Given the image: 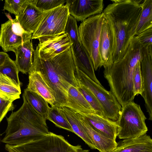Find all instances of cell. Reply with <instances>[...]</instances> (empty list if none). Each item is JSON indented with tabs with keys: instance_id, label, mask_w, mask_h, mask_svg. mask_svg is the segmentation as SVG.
Wrapping results in <instances>:
<instances>
[{
	"instance_id": "obj_1",
	"label": "cell",
	"mask_w": 152,
	"mask_h": 152,
	"mask_svg": "<svg viewBox=\"0 0 152 152\" xmlns=\"http://www.w3.org/2000/svg\"><path fill=\"white\" fill-rule=\"evenodd\" d=\"M76 67L71 47L52 58L44 60L40 58L37 46L28 72H37L41 75L54 97L56 105L61 107L67 103L70 88L79 86L75 76Z\"/></svg>"
},
{
	"instance_id": "obj_2",
	"label": "cell",
	"mask_w": 152,
	"mask_h": 152,
	"mask_svg": "<svg viewBox=\"0 0 152 152\" xmlns=\"http://www.w3.org/2000/svg\"><path fill=\"white\" fill-rule=\"evenodd\" d=\"M103 10L113 39V65L126 53L135 36L142 11V0H113Z\"/></svg>"
},
{
	"instance_id": "obj_3",
	"label": "cell",
	"mask_w": 152,
	"mask_h": 152,
	"mask_svg": "<svg viewBox=\"0 0 152 152\" xmlns=\"http://www.w3.org/2000/svg\"><path fill=\"white\" fill-rule=\"evenodd\" d=\"M147 51L134 36L122 59L104 69V76L109 84L110 91L122 107L133 101L135 96L133 83L134 69Z\"/></svg>"
},
{
	"instance_id": "obj_4",
	"label": "cell",
	"mask_w": 152,
	"mask_h": 152,
	"mask_svg": "<svg viewBox=\"0 0 152 152\" xmlns=\"http://www.w3.org/2000/svg\"><path fill=\"white\" fill-rule=\"evenodd\" d=\"M23 98L20 107L7 118L5 134L1 141L6 144H20L33 137L46 135L50 132L46 120L35 111L23 94Z\"/></svg>"
},
{
	"instance_id": "obj_5",
	"label": "cell",
	"mask_w": 152,
	"mask_h": 152,
	"mask_svg": "<svg viewBox=\"0 0 152 152\" xmlns=\"http://www.w3.org/2000/svg\"><path fill=\"white\" fill-rule=\"evenodd\" d=\"M8 152H89L81 146L71 144L61 135L50 132L48 134L33 137L26 142L17 145L6 144Z\"/></svg>"
},
{
	"instance_id": "obj_6",
	"label": "cell",
	"mask_w": 152,
	"mask_h": 152,
	"mask_svg": "<svg viewBox=\"0 0 152 152\" xmlns=\"http://www.w3.org/2000/svg\"><path fill=\"white\" fill-rule=\"evenodd\" d=\"M104 19L102 12L87 18L82 22L78 27L80 42L89 55L95 70L103 66L99 46L102 25Z\"/></svg>"
},
{
	"instance_id": "obj_7",
	"label": "cell",
	"mask_w": 152,
	"mask_h": 152,
	"mask_svg": "<svg viewBox=\"0 0 152 152\" xmlns=\"http://www.w3.org/2000/svg\"><path fill=\"white\" fill-rule=\"evenodd\" d=\"M147 119L140 106L133 101L122 107L118 119L117 137L119 139L134 138L146 134Z\"/></svg>"
},
{
	"instance_id": "obj_8",
	"label": "cell",
	"mask_w": 152,
	"mask_h": 152,
	"mask_svg": "<svg viewBox=\"0 0 152 152\" xmlns=\"http://www.w3.org/2000/svg\"><path fill=\"white\" fill-rule=\"evenodd\" d=\"M75 76L79 83L88 88L97 99L103 109L104 116L113 121H117L122 107L113 94L92 80L77 66Z\"/></svg>"
},
{
	"instance_id": "obj_9",
	"label": "cell",
	"mask_w": 152,
	"mask_h": 152,
	"mask_svg": "<svg viewBox=\"0 0 152 152\" xmlns=\"http://www.w3.org/2000/svg\"><path fill=\"white\" fill-rule=\"evenodd\" d=\"M70 15L68 4L47 11L38 27L32 34L31 39L56 35L64 32L65 25Z\"/></svg>"
},
{
	"instance_id": "obj_10",
	"label": "cell",
	"mask_w": 152,
	"mask_h": 152,
	"mask_svg": "<svg viewBox=\"0 0 152 152\" xmlns=\"http://www.w3.org/2000/svg\"><path fill=\"white\" fill-rule=\"evenodd\" d=\"M32 34L25 31L16 18L2 24L0 29V46L4 52L16 49L31 39Z\"/></svg>"
},
{
	"instance_id": "obj_11",
	"label": "cell",
	"mask_w": 152,
	"mask_h": 152,
	"mask_svg": "<svg viewBox=\"0 0 152 152\" xmlns=\"http://www.w3.org/2000/svg\"><path fill=\"white\" fill-rule=\"evenodd\" d=\"M38 39L39 56L44 60L52 58L71 47L69 37L65 32L42 37Z\"/></svg>"
},
{
	"instance_id": "obj_12",
	"label": "cell",
	"mask_w": 152,
	"mask_h": 152,
	"mask_svg": "<svg viewBox=\"0 0 152 152\" xmlns=\"http://www.w3.org/2000/svg\"><path fill=\"white\" fill-rule=\"evenodd\" d=\"M69 14L76 20L83 21L92 16L103 12V0H66Z\"/></svg>"
},
{
	"instance_id": "obj_13",
	"label": "cell",
	"mask_w": 152,
	"mask_h": 152,
	"mask_svg": "<svg viewBox=\"0 0 152 152\" xmlns=\"http://www.w3.org/2000/svg\"><path fill=\"white\" fill-rule=\"evenodd\" d=\"M142 93L149 119L152 120V52L148 50L141 62Z\"/></svg>"
},
{
	"instance_id": "obj_14",
	"label": "cell",
	"mask_w": 152,
	"mask_h": 152,
	"mask_svg": "<svg viewBox=\"0 0 152 152\" xmlns=\"http://www.w3.org/2000/svg\"><path fill=\"white\" fill-rule=\"evenodd\" d=\"M34 0H29L23 11L15 18L26 31L33 34L38 27L47 11H42L34 3Z\"/></svg>"
},
{
	"instance_id": "obj_15",
	"label": "cell",
	"mask_w": 152,
	"mask_h": 152,
	"mask_svg": "<svg viewBox=\"0 0 152 152\" xmlns=\"http://www.w3.org/2000/svg\"><path fill=\"white\" fill-rule=\"evenodd\" d=\"M82 115L94 128L102 134L116 140L118 131V126L116 121H113L95 113H90Z\"/></svg>"
},
{
	"instance_id": "obj_16",
	"label": "cell",
	"mask_w": 152,
	"mask_h": 152,
	"mask_svg": "<svg viewBox=\"0 0 152 152\" xmlns=\"http://www.w3.org/2000/svg\"><path fill=\"white\" fill-rule=\"evenodd\" d=\"M72 53L77 67L93 81L102 86L96 78L90 56L80 42L71 45Z\"/></svg>"
},
{
	"instance_id": "obj_17",
	"label": "cell",
	"mask_w": 152,
	"mask_h": 152,
	"mask_svg": "<svg viewBox=\"0 0 152 152\" xmlns=\"http://www.w3.org/2000/svg\"><path fill=\"white\" fill-rule=\"evenodd\" d=\"M110 152H152V139L146 134L124 139L117 142L115 148Z\"/></svg>"
},
{
	"instance_id": "obj_18",
	"label": "cell",
	"mask_w": 152,
	"mask_h": 152,
	"mask_svg": "<svg viewBox=\"0 0 152 152\" xmlns=\"http://www.w3.org/2000/svg\"><path fill=\"white\" fill-rule=\"evenodd\" d=\"M76 113L96 149L100 152H110L115 148L117 144L116 140L103 135L94 128L83 115Z\"/></svg>"
},
{
	"instance_id": "obj_19",
	"label": "cell",
	"mask_w": 152,
	"mask_h": 152,
	"mask_svg": "<svg viewBox=\"0 0 152 152\" xmlns=\"http://www.w3.org/2000/svg\"><path fill=\"white\" fill-rule=\"evenodd\" d=\"M113 47L112 33L109 26L105 19L102 25L99 46L102 66L104 69L108 68L113 65Z\"/></svg>"
},
{
	"instance_id": "obj_20",
	"label": "cell",
	"mask_w": 152,
	"mask_h": 152,
	"mask_svg": "<svg viewBox=\"0 0 152 152\" xmlns=\"http://www.w3.org/2000/svg\"><path fill=\"white\" fill-rule=\"evenodd\" d=\"M34 50L32 42L29 40L18 47L14 52L16 64L19 71L23 74L28 72L32 66Z\"/></svg>"
},
{
	"instance_id": "obj_21",
	"label": "cell",
	"mask_w": 152,
	"mask_h": 152,
	"mask_svg": "<svg viewBox=\"0 0 152 152\" xmlns=\"http://www.w3.org/2000/svg\"><path fill=\"white\" fill-rule=\"evenodd\" d=\"M28 74L29 83L26 89L41 96L51 107L56 105L54 97L41 75L35 72H28Z\"/></svg>"
},
{
	"instance_id": "obj_22",
	"label": "cell",
	"mask_w": 152,
	"mask_h": 152,
	"mask_svg": "<svg viewBox=\"0 0 152 152\" xmlns=\"http://www.w3.org/2000/svg\"><path fill=\"white\" fill-rule=\"evenodd\" d=\"M64 106L82 115L96 113L77 88L73 86L69 90L67 102Z\"/></svg>"
},
{
	"instance_id": "obj_23",
	"label": "cell",
	"mask_w": 152,
	"mask_h": 152,
	"mask_svg": "<svg viewBox=\"0 0 152 152\" xmlns=\"http://www.w3.org/2000/svg\"><path fill=\"white\" fill-rule=\"evenodd\" d=\"M60 107L70 125L73 132L80 137L91 149H96L77 113L66 107Z\"/></svg>"
},
{
	"instance_id": "obj_24",
	"label": "cell",
	"mask_w": 152,
	"mask_h": 152,
	"mask_svg": "<svg viewBox=\"0 0 152 152\" xmlns=\"http://www.w3.org/2000/svg\"><path fill=\"white\" fill-rule=\"evenodd\" d=\"M20 87H18L7 76L0 74V97L13 102L20 98Z\"/></svg>"
},
{
	"instance_id": "obj_25",
	"label": "cell",
	"mask_w": 152,
	"mask_h": 152,
	"mask_svg": "<svg viewBox=\"0 0 152 152\" xmlns=\"http://www.w3.org/2000/svg\"><path fill=\"white\" fill-rule=\"evenodd\" d=\"M23 94L35 111L47 120L50 108L48 102L40 95L26 89Z\"/></svg>"
},
{
	"instance_id": "obj_26",
	"label": "cell",
	"mask_w": 152,
	"mask_h": 152,
	"mask_svg": "<svg viewBox=\"0 0 152 152\" xmlns=\"http://www.w3.org/2000/svg\"><path fill=\"white\" fill-rule=\"evenodd\" d=\"M141 5L142 11L135 36L152 28V0H144Z\"/></svg>"
},
{
	"instance_id": "obj_27",
	"label": "cell",
	"mask_w": 152,
	"mask_h": 152,
	"mask_svg": "<svg viewBox=\"0 0 152 152\" xmlns=\"http://www.w3.org/2000/svg\"><path fill=\"white\" fill-rule=\"evenodd\" d=\"M47 120L59 128L73 132L70 125L59 106L55 105L50 107Z\"/></svg>"
},
{
	"instance_id": "obj_28",
	"label": "cell",
	"mask_w": 152,
	"mask_h": 152,
	"mask_svg": "<svg viewBox=\"0 0 152 152\" xmlns=\"http://www.w3.org/2000/svg\"><path fill=\"white\" fill-rule=\"evenodd\" d=\"M19 71L15 61L12 60L8 55L4 63L0 66V74L9 78L18 87H20L21 84L19 77Z\"/></svg>"
},
{
	"instance_id": "obj_29",
	"label": "cell",
	"mask_w": 152,
	"mask_h": 152,
	"mask_svg": "<svg viewBox=\"0 0 152 152\" xmlns=\"http://www.w3.org/2000/svg\"><path fill=\"white\" fill-rule=\"evenodd\" d=\"M77 89L95 111L96 113L104 116V110L102 106L91 91L86 87L80 83Z\"/></svg>"
},
{
	"instance_id": "obj_30",
	"label": "cell",
	"mask_w": 152,
	"mask_h": 152,
	"mask_svg": "<svg viewBox=\"0 0 152 152\" xmlns=\"http://www.w3.org/2000/svg\"><path fill=\"white\" fill-rule=\"evenodd\" d=\"M64 32L68 35L71 45L80 42L77 20L70 15L67 20Z\"/></svg>"
},
{
	"instance_id": "obj_31",
	"label": "cell",
	"mask_w": 152,
	"mask_h": 152,
	"mask_svg": "<svg viewBox=\"0 0 152 152\" xmlns=\"http://www.w3.org/2000/svg\"><path fill=\"white\" fill-rule=\"evenodd\" d=\"M29 0H6L3 10L7 11L9 13L18 15L24 9Z\"/></svg>"
},
{
	"instance_id": "obj_32",
	"label": "cell",
	"mask_w": 152,
	"mask_h": 152,
	"mask_svg": "<svg viewBox=\"0 0 152 152\" xmlns=\"http://www.w3.org/2000/svg\"><path fill=\"white\" fill-rule=\"evenodd\" d=\"M66 0H34L35 6L42 11H47L64 5Z\"/></svg>"
},
{
	"instance_id": "obj_33",
	"label": "cell",
	"mask_w": 152,
	"mask_h": 152,
	"mask_svg": "<svg viewBox=\"0 0 152 152\" xmlns=\"http://www.w3.org/2000/svg\"><path fill=\"white\" fill-rule=\"evenodd\" d=\"M141 62L139 61L136 64L134 73L133 83L135 96L139 94L141 95L143 91Z\"/></svg>"
},
{
	"instance_id": "obj_34",
	"label": "cell",
	"mask_w": 152,
	"mask_h": 152,
	"mask_svg": "<svg viewBox=\"0 0 152 152\" xmlns=\"http://www.w3.org/2000/svg\"><path fill=\"white\" fill-rule=\"evenodd\" d=\"M142 47L146 49L152 47V28L135 36Z\"/></svg>"
},
{
	"instance_id": "obj_35",
	"label": "cell",
	"mask_w": 152,
	"mask_h": 152,
	"mask_svg": "<svg viewBox=\"0 0 152 152\" xmlns=\"http://www.w3.org/2000/svg\"><path fill=\"white\" fill-rule=\"evenodd\" d=\"M12 102L0 97V123L8 112L14 110L15 107Z\"/></svg>"
},
{
	"instance_id": "obj_36",
	"label": "cell",
	"mask_w": 152,
	"mask_h": 152,
	"mask_svg": "<svg viewBox=\"0 0 152 152\" xmlns=\"http://www.w3.org/2000/svg\"><path fill=\"white\" fill-rule=\"evenodd\" d=\"M8 55L5 52H0V66L4 63L6 57Z\"/></svg>"
}]
</instances>
